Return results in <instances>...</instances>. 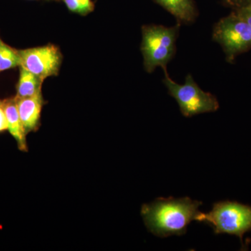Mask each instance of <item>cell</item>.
<instances>
[{
  "label": "cell",
  "mask_w": 251,
  "mask_h": 251,
  "mask_svg": "<svg viewBox=\"0 0 251 251\" xmlns=\"http://www.w3.org/2000/svg\"><path fill=\"white\" fill-rule=\"evenodd\" d=\"M179 23L167 27L159 25H148L142 27L141 50L145 70L151 74L157 67L163 72L176 53V42L179 36Z\"/></svg>",
  "instance_id": "obj_2"
},
{
  "label": "cell",
  "mask_w": 251,
  "mask_h": 251,
  "mask_svg": "<svg viewBox=\"0 0 251 251\" xmlns=\"http://www.w3.org/2000/svg\"><path fill=\"white\" fill-rule=\"evenodd\" d=\"M8 129L7 120L4 109L1 107V103H0V132L4 131Z\"/></svg>",
  "instance_id": "obj_15"
},
{
  "label": "cell",
  "mask_w": 251,
  "mask_h": 251,
  "mask_svg": "<svg viewBox=\"0 0 251 251\" xmlns=\"http://www.w3.org/2000/svg\"><path fill=\"white\" fill-rule=\"evenodd\" d=\"M233 11L238 16L242 18L251 26V4L242 9L233 10Z\"/></svg>",
  "instance_id": "obj_14"
},
{
  "label": "cell",
  "mask_w": 251,
  "mask_h": 251,
  "mask_svg": "<svg viewBox=\"0 0 251 251\" xmlns=\"http://www.w3.org/2000/svg\"><path fill=\"white\" fill-rule=\"evenodd\" d=\"M15 99L25 133L27 135L31 131H35L39 127L41 110L44 103L42 94L27 98L18 99L15 97Z\"/></svg>",
  "instance_id": "obj_7"
},
{
  "label": "cell",
  "mask_w": 251,
  "mask_h": 251,
  "mask_svg": "<svg viewBox=\"0 0 251 251\" xmlns=\"http://www.w3.org/2000/svg\"><path fill=\"white\" fill-rule=\"evenodd\" d=\"M212 38L222 48L226 61L233 64L238 56L251 49V26L232 11L216 23Z\"/></svg>",
  "instance_id": "obj_5"
},
{
  "label": "cell",
  "mask_w": 251,
  "mask_h": 251,
  "mask_svg": "<svg viewBox=\"0 0 251 251\" xmlns=\"http://www.w3.org/2000/svg\"><path fill=\"white\" fill-rule=\"evenodd\" d=\"M163 83L168 94L173 97L179 105L183 116L191 117L200 114L217 111L219 103L215 96L204 92L195 82L191 74H188L184 85H179L165 72Z\"/></svg>",
  "instance_id": "obj_4"
},
{
  "label": "cell",
  "mask_w": 251,
  "mask_h": 251,
  "mask_svg": "<svg viewBox=\"0 0 251 251\" xmlns=\"http://www.w3.org/2000/svg\"><path fill=\"white\" fill-rule=\"evenodd\" d=\"M202 202L189 198H159L142 206L147 228L158 237L186 234L188 225L196 221Z\"/></svg>",
  "instance_id": "obj_1"
},
{
  "label": "cell",
  "mask_w": 251,
  "mask_h": 251,
  "mask_svg": "<svg viewBox=\"0 0 251 251\" xmlns=\"http://www.w3.org/2000/svg\"><path fill=\"white\" fill-rule=\"evenodd\" d=\"M196 221L204 223L214 229V233L237 236L245 249L243 238L251 232V206L236 201H221L214 203L210 212H201Z\"/></svg>",
  "instance_id": "obj_3"
},
{
  "label": "cell",
  "mask_w": 251,
  "mask_h": 251,
  "mask_svg": "<svg viewBox=\"0 0 251 251\" xmlns=\"http://www.w3.org/2000/svg\"><path fill=\"white\" fill-rule=\"evenodd\" d=\"M21 65L44 81L58 74L62 55L57 46L49 45L18 50Z\"/></svg>",
  "instance_id": "obj_6"
},
{
  "label": "cell",
  "mask_w": 251,
  "mask_h": 251,
  "mask_svg": "<svg viewBox=\"0 0 251 251\" xmlns=\"http://www.w3.org/2000/svg\"><path fill=\"white\" fill-rule=\"evenodd\" d=\"M43 82L39 77L21 67L16 98H27L41 94Z\"/></svg>",
  "instance_id": "obj_10"
},
{
  "label": "cell",
  "mask_w": 251,
  "mask_h": 251,
  "mask_svg": "<svg viewBox=\"0 0 251 251\" xmlns=\"http://www.w3.org/2000/svg\"><path fill=\"white\" fill-rule=\"evenodd\" d=\"M1 107L4 109L8 129L17 143L18 148L21 151H27L28 147L26 136L27 133L21 122L17 108L16 99L11 98L1 100Z\"/></svg>",
  "instance_id": "obj_8"
},
{
  "label": "cell",
  "mask_w": 251,
  "mask_h": 251,
  "mask_svg": "<svg viewBox=\"0 0 251 251\" xmlns=\"http://www.w3.org/2000/svg\"><path fill=\"white\" fill-rule=\"evenodd\" d=\"M226 6L232 8L233 10L242 9L251 4V0H222Z\"/></svg>",
  "instance_id": "obj_13"
},
{
  "label": "cell",
  "mask_w": 251,
  "mask_h": 251,
  "mask_svg": "<svg viewBox=\"0 0 251 251\" xmlns=\"http://www.w3.org/2000/svg\"><path fill=\"white\" fill-rule=\"evenodd\" d=\"M31 1H36V0H31ZM45 1H59V0H45Z\"/></svg>",
  "instance_id": "obj_16"
},
{
  "label": "cell",
  "mask_w": 251,
  "mask_h": 251,
  "mask_svg": "<svg viewBox=\"0 0 251 251\" xmlns=\"http://www.w3.org/2000/svg\"><path fill=\"white\" fill-rule=\"evenodd\" d=\"M71 12L86 16L95 9L92 0H61Z\"/></svg>",
  "instance_id": "obj_12"
},
{
  "label": "cell",
  "mask_w": 251,
  "mask_h": 251,
  "mask_svg": "<svg viewBox=\"0 0 251 251\" xmlns=\"http://www.w3.org/2000/svg\"><path fill=\"white\" fill-rule=\"evenodd\" d=\"M173 15L180 25L192 24L197 19L198 10L194 0H153Z\"/></svg>",
  "instance_id": "obj_9"
},
{
  "label": "cell",
  "mask_w": 251,
  "mask_h": 251,
  "mask_svg": "<svg viewBox=\"0 0 251 251\" xmlns=\"http://www.w3.org/2000/svg\"><path fill=\"white\" fill-rule=\"evenodd\" d=\"M1 103V100H0V103Z\"/></svg>",
  "instance_id": "obj_17"
},
{
  "label": "cell",
  "mask_w": 251,
  "mask_h": 251,
  "mask_svg": "<svg viewBox=\"0 0 251 251\" xmlns=\"http://www.w3.org/2000/svg\"><path fill=\"white\" fill-rule=\"evenodd\" d=\"M21 65L17 50L5 44L0 38V72Z\"/></svg>",
  "instance_id": "obj_11"
}]
</instances>
